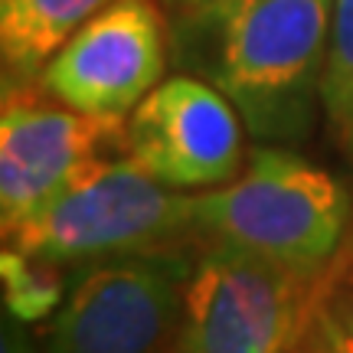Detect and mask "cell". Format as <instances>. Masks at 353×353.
<instances>
[{
  "label": "cell",
  "mask_w": 353,
  "mask_h": 353,
  "mask_svg": "<svg viewBox=\"0 0 353 353\" xmlns=\"http://www.w3.org/2000/svg\"><path fill=\"white\" fill-rule=\"evenodd\" d=\"M334 0H216L174 17L176 59L219 88L265 144L307 138L321 108Z\"/></svg>",
  "instance_id": "6da1fadb"
},
{
  "label": "cell",
  "mask_w": 353,
  "mask_h": 353,
  "mask_svg": "<svg viewBox=\"0 0 353 353\" xmlns=\"http://www.w3.org/2000/svg\"><path fill=\"white\" fill-rule=\"evenodd\" d=\"M350 190L301 154L262 144L236 180L196 193L203 245H229L321 285L347 236Z\"/></svg>",
  "instance_id": "7a4b0ae2"
},
{
  "label": "cell",
  "mask_w": 353,
  "mask_h": 353,
  "mask_svg": "<svg viewBox=\"0 0 353 353\" xmlns=\"http://www.w3.org/2000/svg\"><path fill=\"white\" fill-rule=\"evenodd\" d=\"M3 239L7 252L56 272L121 255L200 252L196 196L154 180L128 154H101Z\"/></svg>",
  "instance_id": "3957f363"
},
{
  "label": "cell",
  "mask_w": 353,
  "mask_h": 353,
  "mask_svg": "<svg viewBox=\"0 0 353 353\" xmlns=\"http://www.w3.org/2000/svg\"><path fill=\"white\" fill-rule=\"evenodd\" d=\"M196 255H121L72 268L43 353H174Z\"/></svg>",
  "instance_id": "277c9868"
},
{
  "label": "cell",
  "mask_w": 353,
  "mask_h": 353,
  "mask_svg": "<svg viewBox=\"0 0 353 353\" xmlns=\"http://www.w3.org/2000/svg\"><path fill=\"white\" fill-rule=\"evenodd\" d=\"M317 298V285L281 265L229 245H203L174 353H288Z\"/></svg>",
  "instance_id": "5b68a950"
},
{
  "label": "cell",
  "mask_w": 353,
  "mask_h": 353,
  "mask_svg": "<svg viewBox=\"0 0 353 353\" xmlns=\"http://www.w3.org/2000/svg\"><path fill=\"white\" fill-rule=\"evenodd\" d=\"M125 151V118L65 108L37 85L3 88L0 114V223L3 236L43 213L85 164Z\"/></svg>",
  "instance_id": "8992f818"
},
{
  "label": "cell",
  "mask_w": 353,
  "mask_h": 353,
  "mask_svg": "<svg viewBox=\"0 0 353 353\" xmlns=\"http://www.w3.org/2000/svg\"><path fill=\"white\" fill-rule=\"evenodd\" d=\"M161 0H114L52 56L39 88L95 118H128L164 82L167 20Z\"/></svg>",
  "instance_id": "52a82bcc"
},
{
  "label": "cell",
  "mask_w": 353,
  "mask_h": 353,
  "mask_svg": "<svg viewBox=\"0 0 353 353\" xmlns=\"http://www.w3.org/2000/svg\"><path fill=\"white\" fill-rule=\"evenodd\" d=\"M242 118L196 76H170L125 121V154L174 190H216L245 167Z\"/></svg>",
  "instance_id": "ba28073f"
},
{
  "label": "cell",
  "mask_w": 353,
  "mask_h": 353,
  "mask_svg": "<svg viewBox=\"0 0 353 353\" xmlns=\"http://www.w3.org/2000/svg\"><path fill=\"white\" fill-rule=\"evenodd\" d=\"M114 0H0L3 88L37 85L43 69Z\"/></svg>",
  "instance_id": "9c48e42d"
},
{
  "label": "cell",
  "mask_w": 353,
  "mask_h": 353,
  "mask_svg": "<svg viewBox=\"0 0 353 353\" xmlns=\"http://www.w3.org/2000/svg\"><path fill=\"white\" fill-rule=\"evenodd\" d=\"M321 112L330 141L353 170V0H334L327 59L321 76Z\"/></svg>",
  "instance_id": "30bf717a"
},
{
  "label": "cell",
  "mask_w": 353,
  "mask_h": 353,
  "mask_svg": "<svg viewBox=\"0 0 353 353\" xmlns=\"http://www.w3.org/2000/svg\"><path fill=\"white\" fill-rule=\"evenodd\" d=\"M3 278H7V307L20 321H39L52 314L63 301L65 285L56 281L59 272L30 262L17 252H3Z\"/></svg>",
  "instance_id": "8fae6325"
},
{
  "label": "cell",
  "mask_w": 353,
  "mask_h": 353,
  "mask_svg": "<svg viewBox=\"0 0 353 353\" xmlns=\"http://www.w3.org/2000/svg\"><path fill=\"white\" fill-rule=\"evenodd\" d=\"M301 337L311 353H353V275L321 291Z\"/></svg>",
  "instance_id": "7c38bea8"
},
{
  "label": "cell",
  "mask_w": 353,
  "mask_h": 353,
  "mask_svg": "<svg viewBox=\"0 0 353 353\" xmlns=\"http://www.w3.org/2000/svg\"><path fill=\"white\" fill-rule=\"evenodd\" d=\"M216 0H161V7H164L170 17H187L193 10H203V7H210Z\"/></svg>",
  "instance_id": "4fadbf2b"
},
{
  "label": "cell",
  "mask_w": 353,
  "mask_h": 353,
  "mask_svg": "<svg viewBox=\"0 0 353 353\" xmlns=\"http://www.w3.org/2000/svg\"><path fill=\"white\" fill-rule=\"evenodd\" d=\"M3 353H33V350H30V343H26L23 334H20V330H10V324H7V330H3Z\"/></svg>",
  "instance_id": "5bb4252c"
},
{
  "label": "cell",
  "mask_w": 353,
  "mask_h": 353,
  "mask_svg": "<svg viewBox=\"0 0 353 353\" xmlns=\"http://www.w3.org/2000/svg\"><path fill=\"white\" fill-rule=\"evenodd\" d=\"M288 353H311V350H307V343H304V337H298V343H294V347H291Z\"/></svg>",
  "instance_id": "9a60e30c"
}]
</instances>
